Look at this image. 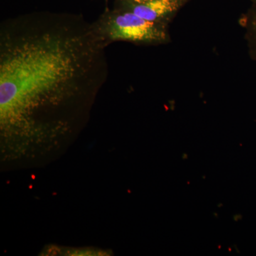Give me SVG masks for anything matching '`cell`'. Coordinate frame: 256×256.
<instances>
[{
  "label": "cell",
  "instance_id": "3957f363",
  "mask_svg": "<svg viewBox=\"0 0 256 256\" xmlns=\"http://www.w3.org/2000/svg\"><path fill=\"white\" fill-rule=\"evenodd\" d=\"M176 0H150L140 4H134L130 11L148 21L164 22L178 9Z\"/></svg>",
  "mask_w": 256,
  "mask_h": 256
},
{
  "label": "cell",
  "instance_id": "7a4b0ae2",
  "mask_svg": "<svg viewBox=\"0 0 256 256\" xmlns=\"http://www.w3.org/2000/svg\"><path fill=\"white\" fill-rule=\"evenodd\" d=\"M98 25L108 44L116 41L162 44L169 38L166 23L148 21L131 11L114 13Z\"/></svg>",
  "mask_w": 256,
  "mask_h": 256
},
{
  "label": "cell",
  "instance_id": "6da1fadb",
  "mask_svg": "<svg viewBox=\"0 0 256 256\" xmlns=\"http://www.w3.org/2000/svg\"><path fill=\"white\" fill-rule=\"evenodd\" d=\"M108 44L98 23L78 16L28 15L2 23V128L54 130V116L60 130L58 110L84 108L106 82Z\"/></svg>",
  "mask_w": 256,
  "mask_h": 256
},
{
  "label": "cell",
  "instance_id": "277c9868",
  "mask_svg": "<svg viewBox=\"0 0 256 256\" xmlns=\"http://www.w3.org/2000/svg\"><path fill=\"white\" fill-rule=\"evenodd\" d=\"M242 24L246 30V36L250 54L256 60V12L248 15L244 20Z\"/></svg>",
  "mask_w": 256,
  "mask_h": 256
},
{
  "label": "cell",
  "instance_id": "5b68a950",
  "mask_svg": "<svg viewBox=\"0 0 256 256\" xmlns=\"http://www.w3.org/2000/svg\"><path fill=\"white\" fill-rule=\"evenodd\" d=\"M150 1V0H132L134 4H140V3L146 2Z\"/></svg>",
  "mask_w": 256,
  "mask_h": 256
}]
</instances>
